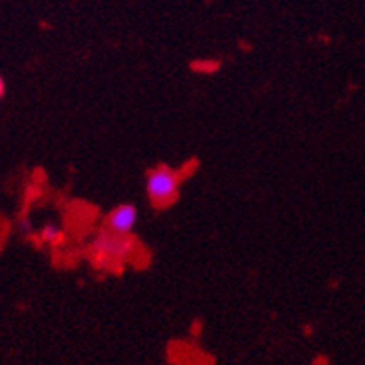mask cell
I'll return each instance as SVG.
<instances>
[{
    "label": "cell",
    "mask_w": 365,
    "mask_h": 365,
    "mask_svg": "<svg viewBox=\"0 0 365 365\" xmlns=\"http://www.w3.org/2000/svg\"><path fill=\"white\" fill-rule=\"evenodd\" d=\"M137 247L133 235H118L102 227L89 247V257L97 269H117L128 260Z\"/></svg>",
    "instance_id": "1"
},
{
    "label": "cell",
    "mask_w": 365,
    "mask_h": 365,
    "mask_svg": "<svg viewBox=\"0 0 365 365\" xmlns=\"http://www.w3.org/2000/svg\"><path fill=\"white\" fill-rule=\"evenodd\" d=\"M182 180L184 175L169 165H157L149 169L145 177V195L153 207L165 209L175 204L180 197Z\"/></svg>",
    "instance_id": "2"
},
{
    "label": "cell",
    "mask_w": 365,
    "mask_h": 365,
    "mask_svg": "<svg viewBox=\"0 0 365 365\" xmlns=\"http://www.w3.org/2000/svg\"><path fill=\"white\" fill-rule=\"evenodd\" d=\"M138 220V209L135 204H118L106 215L102 227L118 235H131Z\"/></svg>",
    "instance_id": "3"
},
{
    "label": "cell",
    "mask_w": 365,
    "mask_h": 365,
    "mask_svg": "<svg viewBox=\"0 0 365 365\" xmlns=\"http://www.w3.org/2000/svg\"><path fill=\"white\" fill-rule=\"evenodd\" d=\"M41 237L42 244H48V245H58L64 242V231H62L58 225H53V224H46L44 227L41 229Z\"/></svg>",
    "instance_id": "4"
},
{
    "label": "cell",
    "mask_w": 365,
    "mask_h": 365,
    "mask_svg": "<svg viewBox=\"0 0 365 365\" xmlns=\"http://www.w3.org/2000/svg\"><path fill=\"white\" fill-rule=\"evenodd\" d=\"M191 69L200 75H213L220 69V62L213 61V58H198V61L191 62Z\"/></svg>",
    "instance_id": "5"
},
{
    "label": "cell",
    "mask_w": 365,
    "mask_h": 365,
    "mask_svg": "<svg viewBox=\"0 0 365 365\" xmlns=\"http://www.w3.org/2000/svg\"><path fill=\"white\" fill-rule=\"evenodd\" d=\"M4 95H6V82L4 78H2V75H0V101L4 98Z\"/></svg>",
    "instance_id": "6"
}]
</instances>
